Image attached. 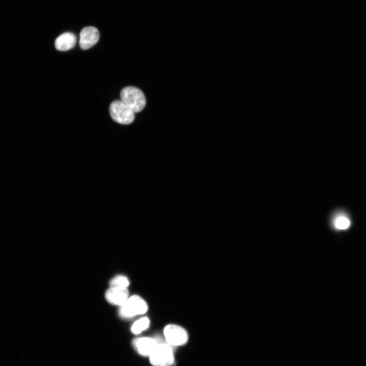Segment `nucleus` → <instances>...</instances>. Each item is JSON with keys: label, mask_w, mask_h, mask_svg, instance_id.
<instances>
[{"label": "nucleus", "mask_w": 366, "mask_h": 366, "mask_svg": "<svg viewBox=\"0 0 366 366\" xmlns=\"http://www.w3.org/2000/svg\"><path fill=\"white\" fill-rule=\"evenodd\" d=\"M121 100L134 113H137L144 108L146 99L142 92L134 86H127L121 89Z\"/></svg>", "instance_id": "1"}, {"label": "nucleus", "mask_w": 366, "mask_h": 366, "mask_svg": "<svg viewBox=\"0 0 366 366\" xmlns=\"http://www.w3.org/2000/svg\"><path fill=\"white\" fill-rule=\"evenodd\" d=\"M147 309L146 301L139 296L134 295L129 297L125 303L120 306L119 313L122 317L130 318L144 314Z\"/></svg>", "instance_id": "2"}, {"label": "nucleus", "mask_w": 366, "mask_h": 366, "mask_svg": "<svg viewBox=\"0 0 366 366\" xmlns=\"http://www.w3.org/2000/svg\"><path fill=\"white\" fill-rule=\"evenodd\" d=\"M149 357L153 366H171L174 361L172 348L167 343H158Z\"/></svg>", "instance_id": "3"}, {"label": "nucleus", "mask_w": 366, "mask_h": 366, "mask_svg": "<svg viewBox=\"0 0 366 366\" xmlns=\"http://www.w3.org/2000/svg\"><path fill=\"white\" fill-rule=\"evenodd\" d=\"M109 112L112 118L116 122L129 125L134 120V112L121 100L113 101L109 106Z\"/></svg>", "instance_id": "4"}, {"label": "nucleus", "mask_w": 366, "mask_h": 366, "mask_svg": "<svg viewBox=\"0 0 366 366\" xmlns=\"http://www.w3.org/2000/svg\"><path fill=\"white\" fill-rule=\"evenodd\" d=\"M164 335L167 343L170 346H179L185 345L188 340L187 331L176 324H168L164 329Z\"/></svg>", "instance_id": "5"}, {"label": "nucleus", "mask_w": 366, "mask_h": 366, "mask_svg": "<svg viewBox=\"0 0 366 366\" xmlns=\"http://www.w3.org/2000/svg\"><path fill=\"white\" fill-rule=\"evenodd\" d=\"M99 37L100 34L96 27H85L80 33L79 46L83 50L88 49L98 42Z\"/></svg>", "instance_id": "6"}, {"label": "nucleus", "mask_w": 366, "mask_h": 366, "mask_svg": "<svg viewBox=\"0 0 366 366\" xmlns=\"http://www.w3.org/2000/svg\"><path fill=\"white\" fill-rule=\"evenodd\" d=\"M127 288L110 287L106 292L105 298L110 303L121 306L129 298Z\"/></svg>", "instance_id": "7"}, {"label": "nucleus", "mask_w": 366, "mask_h": 366, "mask_svg": "<svg viewBox=\"0 0 366 366\" xmlns=\"http://www.w3.org/2000/svg\"><path fill=\"white\" fill-rule=\"evenodd\" d=\"M133 343L137 352L144 356H149L158 344L155 339L148 337L136 339Z\"/></svg>", "instance_id": "8"}, {"label": "nucleus", "mask_w": 366, "mask_h": 366, "mask_svg": "<svg viewBox=\"0 0 366 366\" xmlns=\"http://www.w3.org/2000/svg\"><path fill=\"white\" fill-rule=\"evenodd\" d=\"M76 42V37L73 33L66 32L55 39L54 45L57 50L64 51L73 48Z\"/></svg>", "instance_id": "9"}, {"label": "nucleus", "mask_w": 366, "mask_h": 366, "mask_svg": "<svg viewBox=\"0 0 366 366\" xmlns=\"http://www.w3.org/2000/svg\"><path fill=\"white\" fill-rule=\"evenodd\" d=\"M149 320L147 317H142L137 320L131 327L132 331L135 334H138L148 328Z\"/></svg>", "instance_id": "10"}, {"label": "nucleus", "mask_w": 366, "mask_h": 366, "mask_svg": "<svg viewBox=\"0 0 366 366\" xmlns=\"http://www.w3.org/2000/svg\"><path fill=\"white\" fill-rule=\"evenodd\" d=\"M130 284L128 279L122 275L114 277L110 282V286L111 287H118L127 288Z\"/></svg>", "instance_id": "11"}, {"label": "nucleus", "mask_w": 366, "mask_h": 366, "mask_svg": "<svg viewBox=\"0 0 366 366\" xmlns=\"http://www.w3.org/2000/svg\"><path fill=\"white\" fill-rule=\"evenodd\" d=\"M334 226L339 230H345L350 225L349 219L344 216H340L336 218L333 222Z\"/></svg>", "instance_id": "12"}]
</instances>
